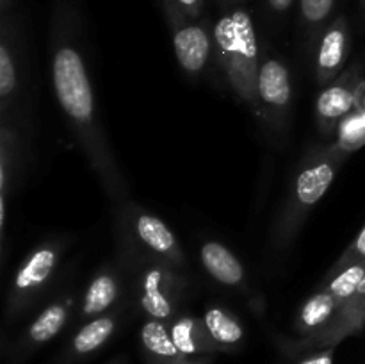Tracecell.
Masks as SVG:
<instances>
[{
	"mask_svg": "<svg viewBox=\"0 0 365 364\" xmlns=\"http://www.w3.org/2000/svg\"><path fill=\"white\" fill-rule=\"evenodd\" d=\"M334 6L335 0H299L303 20L310 25L323 24L334 11Z\"/></svg>",
	"mask_w": 365,
	"mask_h": 364,
	"instance_id": "603a6c76",
	"label": "cell"
},
{
	"mask_svg": "<svg viewBox=\"0 0 365 364\" xmlns=\"http://www.w3.org/2000/svg\"><path fill=\"white\" fill-rule=\"evenodd\" d=\"M335 171H337V161L334 159L317 161L299 171L294 186V196L299 206H316L334 182Z\"/></svg>",
	"mask_w": 365,
	"mask_h": 364,
	"instance_id": "52a82bcc",
	"label": "cell"
},
{
	"mask_svg": "<svg viewBox=\"0 0 365 364\" xmlns=\"http://www.w3.org/2000/svg\"><path fill=\"white\" fill-rule=\"evenodd\" d=\"M339 305L328 291H319L303 303L298 316V328L302 332L321 330L331 321Z\"/></svg>",
	"mask_w": 365,
	"mask_h": 364,
	"instance_id": "4fadbf2b",
	"label": "cell"
},
{
	"mask_svg": "<svg viewBox=\"0 0 365 364\" xmlns=\"http://www.w3.org/2000/svg\"><path fill=\"white\" fill-rule=\"evenodd\" d=\"M52 81L64 113L78 127L93 125L95 98L82 56L71 45H61L53 54Z\"/></svg>",
	"mask_w": 365,
	"mask_h": 364,
	"instance_id": "7a4b0ae2",
	"label": "cell"
},
{
	"mask_svg": "<svg viewBox=\"0 0 365 364\" xmlns=\"http://www.w3.org/2000/svg\"><path fill=\"white\" fill-rule=\"evenodd\" d=\"M349 31L344 16H339L323 34L317 50V75L327 82L341 70L348 57Z\"/></svg>",
	"mask_w": 365,
	"mask_h": 364,
	"instance_id": "8992f818",
	"label": "cell"
},
{
	"mask_svg": "<svg viewBox=\"0 0 365 364\" xmlns=\"http://www.w3.org/2000/svg\"><path fill=\"white\" fill-rule=\"evenodd\" d=\"M257 98L269 109H285L291 102L289 70L277 57L260 61L257 74Z\"/></svg>",
	"mask_w": 365,
	"mask_h": 364,
	"instance_id": "5b68a950",
	"label": "cell"
},
{
	"mask_svg": "<svg viewBox=\"0 0 365 364\" xmlns=\"http://www.w3.org/2000/svg\"><path fill=\"white\" fill-rule=\"evenodd\" d=\"M203 325L216 345L234 346L241 343L242 335H245L239 321L221 307H210L203 316Z\"/></svg>",
	"mask_w": 365,
	"mask_h": 364,
	"instance_id": "9a60e30c",
	"label": "cell"
},
{
	"mask_svg": "<svg viewBox=\"0 0 365 364\" xmlns=\"http://www.w3.org/2000/svg\"><path fill=\"white\" fill-rule=\"evenodd\" d=\"M141 305L153 320H166L171 316V303L163 291V271L153 268L143 278Z\"/></svg>",
	"mask_w": 365,
	"mask_h": 364,
	"instance_id": "2e32d148",
	"label": "cell"
},
{
	"mask_svg": "<svg viewBox=\"0 0 365 364\" xmlns=\"http://www.w3.org/2000/svg\"><path fill=\"white\" fill-rule=\"evenodd\" d=\"M200 259L210 277L225 285H237L245 278V270L237 257L225 245L217 241H207L200 250Z\"/></svg>",
	"mask_w": 365,
	"mask_h": 364,
	"instance_id": "9c48e42d",
	"label": "cell"
},
{
	"mask_svg": "<svg viewBox=\"0 0 365 364\" xmlns=\"http://www.w3.org/2000/svg\"><path fill=\"white\" fill-rule=\"evenodd\" d=\"M212 38L232 88L245 102H259V38L248 11L234 9L225 13L214 25Z\"/></svg>",
	"mask_w": 365,
	"mask_h": 364,
	"instance_id": "6da1fadb",
	"label": "cell"
},
{
	"mask_svg": "<svg viewBox=\"0 0 365 364\" xmlns=\"http://www.w3.org/2000/svg\"><path fill=\"white\" fill-rule=\"evenodd\" d=\"M118 296V282L110 275L102 273L89 284L82 303L84 316H100L103 310L109 309Z\"/></svg>",
	"mask_w": 365,
	"mask_h": 364,
	"instance_id": "e0dca14e",
	"label": "cell"
},
{
	"mask_svg": "<svg viewBox=\"0 0 365 364\" xmlns=\"http://www.w3.org/2000/svg\"><path fill=\"white\" fill-rule=\"evenodd\" d=\"M356 91L364 93V96H359V95H356V100L362 98V107H360V109H364V111H365V84L360 86V88H356Z\"/></svg>",
	"mask_w": 365,
	"mask_h": 364,
	"instance_id": "83f0119b",
	"label": "cell"
},
{
	"mask_svg": "<svg viewBox=\"0 0 365 364\" xmlns=\"http://www.w3.org/2000/svg\"><path fill=\"white\" fill-rule=\"evenodd\" d=\"M364 275H365V261L348 264V266L341 268V270L335 273V277L328 282L324 291L330 293V295L335 298V302H337V305L341 307L342 303L348 302V300L359 291L360 284H362L364 280Z\"/></svg>",
	"mask_w": 365,
	"mask_h": 364,
	"instance_id": "d6986e66",
	"label": "cell"
},
{
	"mask_svg": "<svg viewBox=\"0 0 365 364\" xmlns=\"http://www.w3.org/2000/svg\"><path fill=\"white\" fill-rule=\"evenodd\" d=\"M330 327H324L319 330V334L312 339V345L319 346H334L346 335L355 334L365 325V275L360 284L359 291L351 296L346 303H342L335 313V318H331Z\"/></svg>",
	"mask_w": 365,
	"mask_h": 364,
	"instance_id": "277c9868",
	"label": "cell"
},
{
	"mask_svg": "<svg viewBox=\"0 0 365 364\" xmlns=\"http://www.w3.org/2000/svg\"><path fill=\"white\" fill-rule=\"evenodd\" d=\"M299 364H334V353H331V350H327V352H321L312 357H307V359L302 360Z\"/></svg>",
	"mask_w": 365,
	"mask_h": 364,
	"instance_id": "484cf974",
	"label": "cell"
},
{
	"mask_svg": "<svg viewBox=\"0 0 365 364\" xmlns=\"http://www.w3.org/2000/svg\"><path fill=\"white\" fill-rule=\"evenodd\" d=\"M175 21L173 29V49L177 61L187 74H200L205 68L212 50V38L203 25L187 24L178 11L170 9Z\"/></svg>",
	"mask_w": 365,
	"mask_h": 364,
	"instance_id": "3957f363",
	"label": "cell"
},
{
	"mask_svg": "<svg viewBox=\"0 0 365 364\" xmlns=\"http://www.w3.org/2000/svg\"><path fill=\"white\" fill-rule=\"evenodd\" d=\"M166 6L170 9H177L184 16L196 18L202 13L203 0H166Z\"/></svg>",
	"mask_w": 365,
	"mask_h": 364,
	"instance_id": "d4e9b609",
	"label": "cell"
},
{
	"mask_svg": "<svg viewBox=\"0 0 365 364\" xmlns=\"http://www.w3.org/2000/svg\"><path fill=\"white\" fill-rule=\"evenodd\" d=\"M175 364H200V363H192V360L182 359V360H178V363H175Z\"/></svg>",
	"mask_w": 365,
	"mask_h": 364,
	"instance_id": "f1b7e54d",
	"label": "cell"
},
{
	"mask_svg": "<svg viewBox=\"0 0 365 364\" xmlns=\"http://www.w3.org/2000/svg\"><path fill=\"white\" fill-rule=\"evenodd\" d=\"M141 341L146 352L152 353L157 359L168 360L170 364L185 359L171 339V332L160 320H150L141 328Z\"/></svg>",
	"mask_w": 365,
	"mask_h": 364,
	"instance_id": "5bb4252c",
	"label": "cell"
},
{
	"mask_svg": "<svg viewBox=\"0 0 365 364\" xmlns=\"http://www.w3.org/2000/svg\"><path fill=\"white\" fill-rule=\"evenodd\" d=\"M68 318V309L61 303H52V305L46 307L34 321L29 327V339L36 345H41V343L50 341L52 338H56L61 332V328L64 327Z\"/></svg>",
	"mask_w": 365,
	"mask_h": 364,
	"instance_id": "ffe728a7",
	"label": "cell"
},
{
	"mask_svg": "<svg viewBox=\"0 0 365 364\" xmlns=\"http://www.w3.org/2000/svg\"><path fill=\"white\" fill-rule=\"evenodd\" d=\"M57 263V252L52 246H41L21 264L14 277V289L18 293H27L39 288L46 282Z\"/></svg>",
	"mask_w": 365,
	"mask_h": 364,
	"instance_id": "30bf717a",
	"label": "cell"
},
{
	"mask_svg": "<svg viewBox=\"0 0 365 364\" xmlns=\"http://www.w3.org/2000/svg\"><path fill=\"white\" fill-rule=\"evenodd\" d=\"M269 7L277 13H285V11L291 9V6L294 4V0H267Z\"/></svg>",
	"mask_w": 365,
	"mask_h": 364,
	"instance_id": "4316f807",
	"label": "cell"
},
{
	"mask_svg": "<svg viewBox=\"0 0 365 364\" xmlns=\"http://www.w3.org/2000/svg\"><path fill=\"white\" fill-rule=\"evenodd\" d=\"M362 2H364V6H365V0H362Z\"/></svg>",
	"mask_w": 365,
	"mask_h": 364,
	"instance_id": "f546056e",
	"label": "cell"
},
{
	"mask_svg": "<svg viewBox=\"0 0 365 364\" xmlns=\"http://www.w3.org/2000/svg\"><path fill=\"white\" fill-rule=\"evenodd\" d=\"M360 261H365V225L362 227V231L359 232V236L355 238L353 245L346 250V253L341 257V261H339L335 268H344L348 266V264L360 263ZM339 270H341V268H339Z\"/></svg>",
	"mask_w": 365,
	"mask_h": 364,
	"instance_id": "cb8c5ba5",
	"label": "cell"
},
{
	"mask_svg": "<svg viewBox=\"0 0 365 364\" xmlns=\"http://www.w3.org/2000/svg\"><path fill=\"white\" fill-rule=\"evenodd\" d=\"M339 148L342 153H349L353 150L365 145V111H353L349 116L339 123Z\"/></svg>",
	"mask_w": 365,
	"mask_h": 364,
	"instance_id": "44dd1931",
	"label": "cell"
},
{
	"mask_svg": "<svg viewBox=\"0 0 365 364\" xmlns=\"http://www.w3.org/2000/svg\"><path fill=\"white\" fill-rule=\"evenodd\" d=\"M171 339L182 355L209 352L216 343L210 339L205 325H200L192 318H180L171 325Z\"/></svg>",
	"mask_w": 365,
	"mask_h": 364,
	"instance_id": "8fae6325",
	"label": "cell"
},
{
	"mask_svg": "<svg viewBox=\"0 0 365 364\" xmlns=\"http://www.w3.org/2000/svg\"><path fill=\"white\" fill-rule=\"evenodd\" d=\"M114 327H116V323H114L110 316H98L93 321H89V323H86L73 339L75 353L86 355V353L98 350L110 338Z\"/></svg>",
	"mask_w": 365,
	"mask_h": 364,
	"instance_id": "ac0fdd59",
	"label": "cell"
},
{
	"mask_svg": "<svg viewBox=\"0 0 365 364\" xmlns=\"http://www.w3.org/2000/svg\"><path fill=\"white\" fill-rule=\"evenodd\" d=\"M356 106V89L348 82H337L323 91L317 96V116L321 118L324 125L334 127L339 125L346 116L353 113Z\"/></svg>",
	"mask_w": 365,
	"mask_h": 364,
	"instance_id": "ba28073f",
	"label": "cell"
},
{
	"mask_svg": "<svg viewBox=\"0 0 365 364\" xmlns=\"http://www.w3.org/2000/svg\"><path fill=\"white\" fill-rule=\"evenodd\" d=\"M135 231H138L139 239L145 243L146 246L159 252L163 256L177 257L178 246L177 239H175L173 232L166 227L163 220L152 214H141L135 221Z\"/></svg>",
	"mask_w": 365,
	"mask_h": 364,
	"instance_id": "7c38bea8",
	"label": "cell"
},
{
	"mask_svg": "<svg viewBox=\"0 0 365 364\" xmlns=\"http://www.w3.org/2000/svg\"><path fill=\"white\" fill-rule=\"evenodd\" d=\"M16 88V68L14 59L9 52L7 43L0 45V96L4 100L9 98L11 93Z\"/></svg>",
	"mask_w": 365,
	"mask_h": 364,
	"instance_id": "7402d4cb",
	"label": "cell"
}]
</instances>
